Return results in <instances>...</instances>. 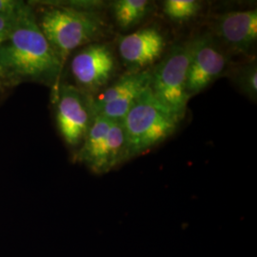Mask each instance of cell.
I'll return each instance as SVG.
<instances>
[{
    "mask_svg": "<svg viewBox=\"0 0 257 257\" xmlns=\"http://www.w3.org/2000/svg\"><path fill=\"white\" fill-rule=\"evenodd\" d=\"M63 68L37 23L34 7L25 2L0 47V90L27 82L53 90L61 82Z\"/></svg>",
    "mask_w": 257,
    "mask_h": 257,
    "instance_id": "1",
    "label": "cell"
},
{
    "mask_svg": "<svg viewBox=\"0 0 257 257\" xmlns=\"http://www.w3.org/2000/svg\"><path fill=\"white\" fill-rule=\"evenodd\" d=\"M37 23L61 62L82 47L100 40L107 29L101 11L85 1L37 2Z\"/></svg>",
    "mask_w": 257,
    "mask_h": 257,
    "instance_id": "2",
    "label": "cell"
},
{
    "mask_svg": "<svg viewBox=\"0 0 257 257\" xmlns=\"http://www.w3.org/2000/svg\"><path fill=\"white\" fill-rule=\"evenodd\" d=\"M125 132V162L146 154L174 135L180 120L160 104L150 87L122 120Z\"/></svg>",
    "mask_w": 257,
    "mask_h": 257,
    "instance_id": "3",
    "label": "cell"
},
{
    "mask_svg": "<svg viewBox=\"0 0 257 257\" xmlns=\"http://www.w3.org/2000/svg\"><path fill=\"white\" fill-rule=\"evenodd\" d=\"M193 45V38L175 44L151 71L150 89L153 94L180 121L191 98L187 91V78Z\"/></svg>",
    "mask_w": 257,
    "mask_h": 257,
    "instance_id": "4",
    "label": "cell"
},
{
    "mask_svg": "<svg viewBox=\"0 0 257 257\" xmlns=\"http://www.w3.org/2000/svg\"><path fill=\"white\" fill-rule=\"evenodd\" d=\"M124 155L122 120L94 115L81 145L75 151L74 161L87 167L92 174L105 175L125 162Z\"/></svg>",
    "mask_w": 257,
    "mask_h": 257,
    "instance_id": "5",
    "label": "cell"
},
{
    "mask_svg": "<svg viewBox=\"0 0 257 257\" xmlns=\"http://www.w3.org/2000/svg\"><path fill=\"white\" fill-rule=\"evenodd\" d=\"M53 103L60 136L69 147L78 149L94 117L91 95L73 84L60 82L53 89Z\"/></svg>",
    "mask_w": 257,
    "mask_h": 257,
    "instance_id": "6",
    "label": "cell"
},
{
    "mask_svg": "<svg viewBox=\"0 0 257 257\" xmlns=\"http://www.w3.org/2000/svg\"><path fill=\"white\" fill-rule=\"evenodd\" d=\"M116 60L111 47L101 41L76 50L70 62V74L76 88L94 95L111 83Z\"/></svg>",
    "mask_w": 257,
    "mask_h": 257,
    "instance_id": "7",
    "label": "cell"
},
{
    "mask_svg": "<svg viewBox=\"0 0 257 257\" xmlns=\"http://www.w3.org/2000/svg\"><path fill=\"white\" fill-rule=\"evenodd\" d=\"M151 85V70L127 73L91 96L94 115L123 120Z\"/></svg>",
    "mask_w": 257,
    "mask_h": 257,
    "instance_id": "8",
    "label": "cell"
},
{
    "mask_svg": "<svg viewBox=\"0 0 257 257\" xmlns=\"http://www.w3.org/2000/svg\"><path fill=\"white\" fill-rule=\"evenodd\" d=\"M227 64L228 57L215 37L207 34L193 38L187 78L190 97L203 92L222 76Z\"/></svg>",
    "mask_w": 257,
    "mask_h": 257,
    "instance_id": "9",
    "label": "cell"
},
{
    "mask_svg": "<svg viewBox=\"0 0 257 257\" xmlns=\"http://www.w3.org/2000/svg\"><path fill=\"white\" fill-rule=\"evenodd\" d=\"M166 46L162 32L156 26H148L120 37L118 53L128 73H138L156 63L164 54Z\"/></svg>",
    "mask_w": 257,
    "mask_h": 257,
    "instance_id": "10",
    "label": "cell"
},
{
    "mask_svg": "<svg viewBox=\"0 0 257 257\" xmlns=\"http://www.w3.org/2000/svg\"><path fill=\"white\" fill-rule=\"evenodd\" d=\"M215 35L236 54H248L257 42L256 10L229 12L215 22Z\"/></svg>",
    "mask_w": 257,
    "mask_h": 257,
    "instance_id": "11",
    "label": "cell"
},
{
    "mask_svg": "<svg viewBox=\"0 0 257 257\" xmlns=\"http://www.w3.org/2000/svg\"><path fill=\"white\" fill-rule=\"evenodd\" d=\"M154 4L148 0H116L111 3V14L122 31L137 27L153 12Z\"/></svg>",
    "mask_w": 257,
    "mask_h": 257,
    "instance_id": "12",
    "label": "cell"
},
{
    "mask_svg": "<svg viewBox=\"0 0 257 257\" xmlns=\"http://www.w3.org/2000/svg\"><path fill=\"white\" fill-rule=\"evenodd\" d=\"M201 8V2L196 0H166L163 2V12L167 18L178 23L195 18Z\"/></svg>",
    "mask_w": 257,
    "mask_h": 257,
    "instance_id": "13",
    "label": "cell"
},
{
    "mask_svg": "<svg viewBox=\"0 0 257 257\" xmlns=\"http://www.w3.org/2000/svg\"><path fill=\"white\" fill-rule=\"evenodd\" d=\"M234 80L244 94H246L251 100L256 101L257 66L255 61L239 69Z\"/></svg>",
    "mask_w": 257,
    "mask_h": 257,
    "instance_id": "14",
    "label": "cell"
},
{
    "mask_svg": "<svg viewBox=\"0 0 257 257\" xmlns=\"http://www.w3.org/2000/svg\"><path fill=\"white\" fill-rule=\"evenodd\" d=\"M25 2L19 0H0V17H13Z\"/></svg>",
    "mask_w": 257,
    "mask_h": 257,
    "instance_id": "15",
    "label": "cell"
},
{
    "mask_svg": "<svg viewBox=\"0 0 257 257\" xmlns=\"http://www.w3.org/2000/svg\"><path fill=\"white\" fill-rule=\"evenodd\" d=\"M15 16H13V17H0V47L2 45V43L5 41L6 37H8V35H9L10 30L12 27Z\"/></svg>",
    "mask_w": 257,
    "mask_h": 257,
    "instance_id": "16",
    "label": "cell"
},
{
    "mask_svg": "<svg viewBox=\"0 0 257 257\" xmlns=\"http://www.w3.org/2000/svg\"><path fill=\"white\" fill-rule=\"evenodd\" d=\"M0 91H1V90H0Z\"/></svg>",
    "mask_w": 257,
    "mask_h": 257,
    "instance_id": "17",
    "label": "cell"
}]
</instances>
